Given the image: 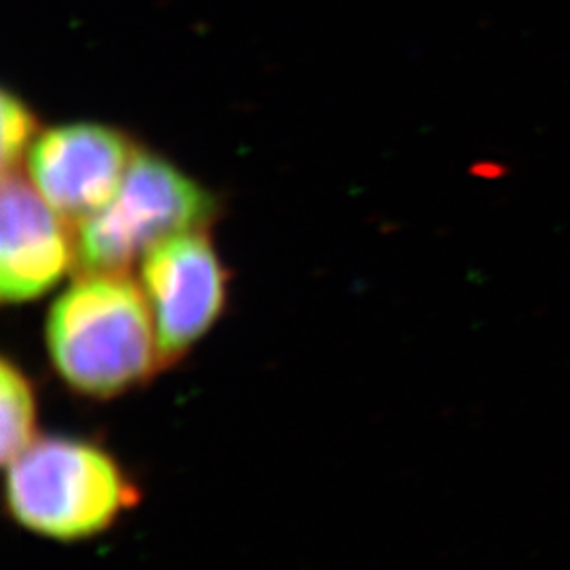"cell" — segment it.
Here are the masks:
<instances>
[{
  "label": "cell",
  "instance_id": "cell-2",
  "mask_svg": "<svg viewBox=\"0 0 570 570\" xmlns=\"http://www.w3.org/2000/svg\"><path fill=\"white\" fill-rule=\"evenodd\" d=\"M4 468L9 515L51 541L98 537L140 501L115 454L81 438H39Z\"/></svg>",
  "mask_w": 570,
  "mask_h": 570
},
{
  "label": "cell",
  "instance_id": "cell-1",
  "mask_svg": "<svg viewBox=\"0 0 570 570\" xmlns=\"http://www.w3.org/2000/svg\"><path fill=\"white\" fill-rule=\"evenodd\" d=\"M45 343L61 381L91 400H112L164 370L142 285L127 271H82L53 303Z\"/></svg>",
  "mask_w": 570,
  "mask_h": 570
},
{
  "label": "cell",
  "instance_id": "cell-8",
  "mask_svg": "<svg viewBox=\"0 0 570 570\" xmlns=\"http://www.w3.org/2000/svg\"><path fill=\"white\" fill-rule=\"evenodd\" d=\"M2 167L4 171L18 169V164L26 153H30L32 144L37 142L39 121L30 106L13 96L11 91H2Z\"/></svg>",
  "mask_w": 570,
  "mask_h": 570
},
{
  "label": "cell",
  "instance_id": "cell-3",
  "mask_svg": "<svg viewBox=\"0 0 570 570\" xmlns=\"http://www.w3.org/2000/svg\"><path fill=\"white\" fill-rule=\"evenodd\" d=\"M218 212L204 186L157 155L138 150L112 202L77 228L82 271H127L153 245L207 228Z\"/></svg>",
  "mask_w": 570,
  "mask_h": 570
},
{
  "label": "cell",
  "instance_id": "cell-4",
  "mask_svg": "<svg viewBox=\"0 0 570 570\" xmlns=\"http://www.w3.org/2000/svg\"><path fill=\"white\" fill-rule=\"evenodd\" d=\"M140 285L155 320L164 367L183 362L204 341L228 301V273L204 228L153 245L142 256Z\"/></svg>",
  "mask_w": 570,
  "mask_h": 570
},
{
  "label": "cell",
  "instance_id": "cell-7",
  "mask_svg": "<svg viewBox=\"0 0 570 570\" xmlns=\"http://www.w3.org/2000/svg\"><path fill=\"white\" fill-rule=\"evenodd\" d=\"M0 452L7 465L41 438L37 389L26 370L11 360H2L0 366Z\"/></svg>",
  "mask_w": 570,
  "mask_h": 570
},
{
  "label": "cell",
  "instance_id": "cell-5",
  "mask_svg": "<svg viewBox=\"0 0 570 570\" xmlns=\"http://www.w3.org/2000/svg\"><path fill=\"white\" fill-rule=\"evenodd\" d=\"M136 153L119 129L70 122L37 138L28 153V174L45 202L79 225L112 202Z\"/></svg>",
  "mask_w": 570,
  "mask_h": 570
},
{
  "label": "cell",
  "instance_id": "cell-6",
  "mask_svg": "<svg viewBox=\"0 0 570 570\" xmlns=\"http://www.w3.org/2000/svg\"><path fill=\"white\" fill-rule=\"evenodd\" d=\"M0 209L2 301L21 305L41 298L79 263L77 237L18 169L4 171Z\"/></svg>",
  "mask_w": 570,
  "mask_h": 570
}]
</instances>
